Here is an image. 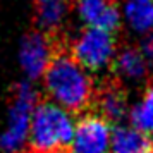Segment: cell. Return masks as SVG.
I'll return each instance as SVG.
<instances>
[{"instance_id": "obj_1", "label": "cell", "mask_w": 153, "mask_h": 153, "mask_svg": "<svg viewBox=\"0 0 153 153\" xmlns=\"http://www.w3.org/2000/svg\"><path fill=\"white\" fill-rule=\"evenodd\" d=\"M43 88L50 102L72 115H84L91 110L95 83L90 72L72 57L67 40L59 45L43 74Z\"/></svg>"}, {"instance_id": "obj_2", "label": "cell", "mask_w": 153, "mask_h": 153, "mask_svg": "<svg viewBox=\"0 0 153 153\" xmlns=\"http://www.w3.org/2000/svg\"><path fill=\"white\" fill-rule=\"evenodd\" d=\"M74 129L72 114L50 100L38 102L31 115L28 146L33 153H65Z\"/></svg>"}, {"instance_id": "obj_3", "label": "cell", "mask_w": 153, "mask_h": 153, "mask_svg": "<svg viewBox=\"0 0 153 153\" xmlns=\"http://www.w3.org/2000/svg\"><path fill=\"white\" fill-rule=\"evenodd\" d=\"M36 103V91L29 83L22 81L16 86L14 98L7 114L5 129L0 132V152L22 153L28 146L31 115Z\"/></svg>"}, {"instance_id": "obj_4", "label": "cell", "mask_w": 153, "mask_h": 153, "mask_svg": "<svg viewBox=\"0 0 153 153\" xmlns=\"http://www.w3.org/2000/svg\"><path fill=\"white\" fill-rule=\"evenodd\" d=\"M67 47L72 57L88 72H102L112 69L119 52L115 33L88 26L79 31L72 40H67Z\"/></svg>"}, {"instance_id": "obj_5", "label": "cell", "mask_w": 153, "mask_h": 153, "mask_svg": "<svg viewBox=\"0 0 153 153\" xmlns=\"http://www.w3.org/2000/svg\"><path fill=\"white\" fill-rule=\"evenodd\" d=\"M67 38H55V36L45 35L42 31L28 33L21 40L19 45V65L29 79L43 77L45 71L48 67L53 53L57 52L59 45L65 42Z\"/></svg>"}, {"instance_id": "obj_6", "label": "cell", "mask_w": 153, "mask_h": 153, "mask_svg": "<svg viewBox=\"0 0 153 153\" xmlns=\"http://www.w3.org/2000/svg\"><path fill=\"white\" fill-rule=\"evenodd\" d=\"M112 126L100 115L88 112L77 119L74 136L65 153H110Z\"/></svg>"}, {"instance_id": "obj_7", "label": "cell", "mask_w": 153, "mask_h": 153, "mask_svg": "<svg viewBox=\"0 0 153 153\" xmlns=\"http://www.w3.org/2000/svg\"><path fill=\"white\" fill-rule=\"evenodd\" d=\"M90 112L105 119L110 126L119 124L127 112V91L122 79L114 74L105 76L95 88V98Z\"/></svg>"}, {"instance_id": "obj_8", "label": "cell", "mask_w": 153, "mask_h": 153, "mask_svg": "<svg viewBox=\"0 0 153 153\" xmlns=\"http://www.w3.org/2000/svg\"><path fill=\"white\" fill-rule=\"evenodd\" d=\"M74 5L90 26L117 33L120 21L115 0H74Z\"/></svg>"}, {"instance_id": "obj_9", "label": "cell", "mask_w": 153, "mask_h": 153, "mask_svg": "<svg viewBox=\"0 0 153 153\" xmlns=\"http://www.w3.org/2000/svg\"><path fill=\"white\" fill-rule=\"evenodd\" d=\"M74 0H35V21L38 31L62 38V26Z\"/></svg>"}, {"instance_id": "obj_10", "label": "cell", "mask_w": 153, "mask_h": 153, "mask_svg": "<svg viewBox=\"0 0 153 153\" xmlns=\"http://www.w3.org/2000/svg\"><path fill=\"white\" fill-rule=\"evenodd\" d=\"M110 153H153V141L132 126H115L112 129Z\"/></svg>"}, {"instance_id": "obj_11", "label": "cell", "mask_w": 153, "mask_h": 153, "mask_svg": "<svg viewBox=\"0 0 153 153\" xmlns=\"http://www.w3.org/2000/svg\"><path fill=\"white\" fill-rule=\"evenodd\" d=\"M114 76H126L129 79H141L148 72V59L139 47H127L117 52L112 64Z\"/></svg>"}, {"instance_id": "obj_12", "label": "cell", "mask_w": 153, "mask_h": 153, "mask_svg": "<svg viewBox=\"0 0 153 153\" xmlns=\"http://www.w3.org/2000/svg\"><path fill=\"white\" fill-rule=\"evenodd\" d=\"M131 124L153 141V77L148 79L139 103L131 112Z\"/></svg>"}, {"instance_id": "obj_13", "label": "cell", "mask_w": 153, "mask_h": 153, "mask_svg": "<svg viewBox=\"0 0 153 153\" xmlns=\"http://www.w3.org/2000/svg\"><path fill=\"white\" fill-rule=\"evenodd\" d=\"M127 16L138 29L153 26V0H132L127 5Z\"/></svg>"}, {"instance_id": "obj_14", "label": "cell", "mask_w": 153, "mask_h": 153, "mask_svg": "<svg viewBox=\"0 0 153 153\" xmlns=\"http://www.w3.org/2000/svg\"><path fill=\"white\" fill-rule=\"evenodd\" d=\"M141 52L145 53V57L150 60V59H153V31H150V33H146L145 40H143V43H141Z\"/></svg>"}]
</instances>
